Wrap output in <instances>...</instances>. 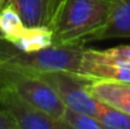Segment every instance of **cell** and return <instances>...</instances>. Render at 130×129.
Instances as JSON below:
<instances>
[{
  "label": "cell",
  "instance_id": "cell-4",
  "mask_svg": "<svg viewBox=\"0 0 130 129\" xmlns=\"http://www.w3.org/2000/svg\"><path fill=\"white\" fill-rule=\"evenodd\" d=\"M38 74L52 86L66 108L96 117L99 101L88 92L92 79L64 70L38 71Z\"/></svg>",
  "mask_w": 130,
  "mask_h": 129
},
{
  "label": "cell",
  "instance_id": "cell-17",
  "mask_svg": "<svg viewBox=\"0 0 130 129\" xmlns=\"http://www.w3.org/2000/svg\"><path fill=\"white\" fill-rule=\"evenodd\" d=\"M0 109H1V108H0Z\"/></svg>",
  "mask_w": 130,
  "mask_h": 129
},
{
  "label": "cell",
  "instance_id": "cell-12",
  "mask_svg": "<svg viewBox=\"0 0 130 129\" xmlns=\"http://www.w3.org/2000/svg\"><path fill=\"white\" fill-rule=\"evenodd\" d=\"M96 118L104 129H130V114L101 101L97 105Z\"/></svg>",
  "mask_w": 130,
  "mask_h": 129
},
{
  "label": "cell",
  "instance_id": "cell-8",
  "mask_svg": "<svg viewBox=\"0 0 130 129\" xmlns=\"http://www.w3.org/2000/svg\"><path fill=\"white\" fill-rule=\"evenodd\" d=\"M88 92L97 101L130 114V82L96 80L88 86Z\"/></svg>",
  "mask_w": 130,
  "mask_h": 129
},
{
  "label": "cell",
  "instance_id": "cell-3",
  "mask_svg": "<svg viewBox=\"0 0 130 129\" xmlns=\"http://www.w3.org/2000/svg\"><path fill=\"white\" fill-rule=\"evenodd\" d=\"M0 86H6L17 91L24 100L33 106L61 119L66 106L37 70L0 63Z\"/></svg>",
  "mask_w": 130,
  "mask_h": 129
},
{
  "label": "cell",
  "instance_id": "cell-5",
  "mask_svg": "<svg viewBox=\"0 0 130 129\" xmlns=\"http://www.w3.org/2000/svg\"><path fill=\"white\" fill-rule=\"evenodd\" d=\"M0 108L13 118L18 129H70L61 119L33 106L6 86H0Z\"/></svg>",
  "mask_w": 130,
  "mask_h": 129
},
{
  "label": "cell",
  "instance_id": "cell-15",
  "mask_svg": "<svg viewBox=\"0 0 130 129\" xmlns=\"http://www.w3.org/2000/svg\"><path fill=\"white\" fill-rule=\"evenodd\" d=\"M0 129H18L13 118L3 109H0Z\"/></svg>",
  "mask_w": 130,
  "mask_h": 129
},
{
  "label": "cell",
  "instance_id": "cell-11",
  "mask_svg": "<svg viewBox=\"0 0 130 129\" xmlns=\"http://www.w3.org/2000/svg\"><path fill=\"white\" fill-rule=\"evenodd\" d=\"M84 56L91 60L111 63L118 66H130V46H118L107 49H91L85 48Z\"/></svg>",
  "mask_w": 130,
  "mask_h": 129
},
{
  "label": "cell",
  "instance_id": "cell-7",
  "mask_svg": "<svg viewBox=\"0 0 130 129\" xmlns=\"http://www.w3.org/2000/svg\"><path fill=\"white\" fill-rule=\"evenodd\" d=\"M115 38H130V0H111L105 25L92 33L86 42Z\"/></svg>",
  "mask_w": 130,
  "mask_h": 129
},
{
  "label": "cell",
  "instance_id": "cell-16",
  "mask_svg": "<svg viewBox=\"0 0 130 129\" xmlns=\"http://www.w3.org/2000/svg\"><path fill=\"white\" fill-rule=\"evenodd\" d=\"M5 1H6V0H0V9H1V8L4 6V4H5Z\"/></svg>",
  "mask_w": 130,
  "mask_h": 129
},
{
  "label": "cell",
  "instance_id": "cell-6",
  "mask_svg": "<svg viewBox=\"0 0 130 129\" xmlns=\"http://www.w3.org/2000/svg\"><path fill=\"white\" fill-rule=\"evenodd\" d=\"M63 0H6L20 15L25 27H52Z\"/></svg>",
  "mask_w": 130,
  "mask_h": 129
},
{
  "label": "cell",
  "instance_id": "cell-1",
  "mask_svg": "<svg viewBox=\"0 0 130 129\" xmlns=\"http://www.w3.org/2000/svg\"><path fill=\"white\" fill-rule=\"evenodd\" d=\"M111 0H63L53 23L52 43H86L107 20Z\"/></svg>",
  "mask_w": 130,
  "mask_h": 129
},
{
  "label": "cell",
  "instance_id": "cell-14",
  "mask_svg": "<svg viewBox=\"0 0 130 129\" xmlns=\"http://www.w3.org/2000/svg\"><path fill=\"white\" fill-rule=\"evenodd\" d=\"M61 120L70 129H104L96 117L66 108Z\"/></svg>",
  "mask_w": 130,
  "mask_h": 129
},
{
  "label": "cell",
  "instance_id": "cell-10",
  "mask_svg": "<svg viewBox=\"0 0 130 129\" xmlns=\"http://www.w3.org/2000/svg\"><path fill=\"white\" fill-rule=\"evenodd\" d=\"M11 43L24 52H37L53 44L52 31L45 27H25Z\"/></svg>",
  "mask_w": 130,
  "mask_h": 129
},
{
  "label": "cell",
  "instance_id": "cell-9",
  "mask_svg": "<svg viewBox=\"0 0 130 129\" xmlns=\"http://www.w3.org/2000/svg\"><path fill=\"white\" fill-rule=\"evenodd\" d=\"M77 74L87 76L92 79L93 81L105 80V81L130 82V66H118V65H111V63H104V62L91 60L84 54H82Z\"/></svg>",
  "mask_w": 130,
  "mask_h": 129
},
{
  "label": "cell",
  "instance_id": "cell-2",
  "mask_svg": "<svg viewBox=\"0 0 130 129\" xmlns=\"http://www.w3.org/2000/svg\"><path fill=\"white\" fill-rule=\"evenodd\" d=\"M84 43L52 44L37 52H24L0 34V63L29 67L38 71L64 70L78 72Z\"/></svg>",
  "mask_w": 130,
  "mask_h": 129
},
{
  "label": "cell",
  "instance_id": "cell-13",
  "mask_svg": "<svg viewBox=\"0 0 130 129\" xmlns=\"http://www.w3.org/2000/svg\"><path fill=\"white\" fill-rule=\"evenodd\" d=\"M25 28L18 11L8 4L0 9V34L8 41L13 42Z\"/></svg>",
  "mask_w": 130,
  "mask_h": 129
}]
</instances>
